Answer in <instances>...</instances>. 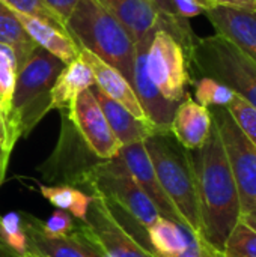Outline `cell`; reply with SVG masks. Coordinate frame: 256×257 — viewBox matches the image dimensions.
Segmentation results:
<instances>
[{
  "label": "cell",
  "instance_id": "cell-5",
  "mask_svg": "<svg viewBox=\"0 0 256 257\" xmlns=\"http://www.w3.org/2000/svg\"><path fill=\"white\" fill-rule=\"evenodd\" d=\"M189 72L210 77L256 108V62L220 35L198 38L189 57Z\"/></svg>",
  "mask_w": 256,
  "mask_h": 257
},
{
  "label": "cell",
  "instance_id": "cell-33",
  "mask_svg": "<svg viewBox=\"0 0 256 257\" xmlns=\"http://www.w3.org/2000/svg\"><path fill=\"white\" fill-rule=\"evenodd\" d=\"M44 2L65 23V27H66L68 18H69V15L72 14L74 8L77 6V3L80 0H44Z\"/></svg>",
  "mask_w": 256,
  "mask_h": 257
},
{
  "label": "cell",
  "instance_id": "cell-20",
  "mask_svg": "<svg viewBox=\"0 0 256 257\" xmlns=\"http://www.w3.org/2000/svg\"><path fill=\"white\" fill-rule=\"evenodd\" d=\"M91 89H92V92H94V95H95V98H97V101H98L115 137L119 140V143L122 146L131 145L136 142H145L152 134L161 133L151 122L140 120V119L134 117L122 105L116 104L115 101L107 98L103 92H100L98 87L92 86Z\"/></svg>",
  "mask_w": 256,
  "mask_h": 257
},
{
  "label": "cell",
  "instance_id": "cell-29",
  "mask_svg": "<svg viewBox=\"0 0 256 257\" xmlns=\"http://www.w3.org/2000/svg\"><path fill=\"white\" fill-rule=\"evenodd\" d=\"M229 114L232 116V119L235 120V123L238 125V128L241 130V133L252 142V145L256 148V108L249 104L247 101H244L240 96H234V99L231 101V104L228 107H225Z\"/></svg>",
  "mask_w": 256,
  "mask_h": 257
},
{
  "label": "cell",
  "instance_id": "cell-28",
  "mask_svg": "<svg viewBox=\"0 0 256 257\" xmlns=\"http://www.w3.org/2000/svg\"><path fill=\"white\" fill-rule=\"evenodd\" d=\"M0 232L5 244L18 256H23L29 250V242L23 230L20 214L11 212L5 217H0Z\"/></svg>",
  "mask_w": 256,
  "mask_h": 257
},
{
  "label": "cell",
  "instance_id": "cell-4",
  "mask_svg": "<svg viewBox=\"0 0 256 257\" xmlns=\"http://www.w3.org/2000/svg\"><path fill=\"white\" fill-rule=\"evenodd\" d=\"M155 175L166 196L183 217L187 229L201 236V218L189 151L184 149L170 131L155 133L145 140Z\"/></svg>",
  "mask_w": 256,
  "mask_h": 257
},
{
  "label": "cell",
  "instance_id": "cell-6",
  "mask_svg": "<svg viewBox=\"0 0 256 257\" xmlns=\"http://www.w3.org/2000/svg\"><path fill=\"white\" fill-rule=\"evenodd\" d=\"M81 188L88 190V194H101L107 202L122 209L145 229L160 218L155 205L136 184L118 157L95 163L88 172Z\"/></svg>",
  "mask_w": 256,
  "mask_h": 257
},
{
  "label": "cell",
  "instance_id": "cell-24",
  "mask_svg": "<svg viewBox=\"0 0 256 257\" xmlns=\"http://www.w3.org/2000/svg\"><path fill=\"white\" fill-rule=\"evenodd\" d=\"M39 191L56 209H62L78 221H84L92 200L91 194L69 185H41Z\"/></svg>",
  "mask_w": 256,
  "mask_h": 257
},
{
  "label": "cell",
  "instance_id": "cell-2",
  "mask_svg": "<svg viewBox=\"0 0 256 257\" xmlns=\"http://www.w3.org/2000/svg\"><path fill=\"white\" fill-rule=\"evenodd\" d=\"M66 65L36 47L17 72L12 108L6 119V151L11 155L17 140L27 137L51 110V87Z\"/></svg>",
  "mask_w": 256,
  "mask_h": 257
},
{
  "label": "cell",
  "instance_id": "cell-38",
  "mask_svg": "<svg viewBox=\"0 0 256 257\" xmlns=\"http://www.w3.org/2000/svg\"><path fill=\"white\" fill-rule=\"evenodd\" d=\"M21 257H41V256H39V254H36V253H35V251H32V250H27V251H26V253H24Z\"/></svg>",
  "mask_w": 256,
  "mask_h": 257
},
{
  "label": "cell",
  "instance_id": "cell-12",
  "mask_svg": "<svg viewBox=\"0 0 256 257\" xmlns=\"http://www.w3.org/2000/svg\"><path fill=\"white\" fill-rule=\"evenodd\" d=\"M118 158L125 166L127 172L136 181V184L143 190V193L151 199L155 205L160 217L170 220L183 227L187 229L183 217L178 214L169 197L166 196L164 190L161 188L158 178L155 175V169L149 158V154L145 148V142H136L131 145H125L121 148Z\"/></svg>",
  "mask_w": 256,
  "mask_h": 257
},
{
  "label": "cell",
  "instance_id": "cell-17",
  "mask_svg": "<svg viewBox=\"0 0 256 257\" xmlns=\"http://www.w3.org/2000/svg\"><path fill=\"white\" fill-rule=\"evenodd\" d=\"M213 128V116L210 108L198 104L189 93L178 104L172 122L170 133L175 140L187 151H196L205 145Z\"/></svg>",
  "mask_w": 256,
  "mask_h": 257
},
{
  "label": "cell",
  "instance_id": "cell-23",
  "mask_svg": "<svg viewBox=\"0 0 256 257\" xmlns=\"http://www.w3.org/2000/svg\"><path fill=\"white\" fill-rule=\"evenodd\" d=\"M0 42L14 50L18 69L36 48V44L27 35L18 18L3 2H0Z\"/></svg>",
  "mask_w": 256,
  "mask_h": 257
},
{
  "label": "cell",
  "instance_id": "cell-9",
  "mask_svg": "<svg viewBox=\"0 0 256 257\" xmlns=\"http://www.w3.org/2000/svg\"><path fill=\"white\" fill-rule=\"evenodd\" d=\"M60 136L53 155L47 160L42 178L48 182H62L59 185L83 187L88 172L100 158L88 148L66 111H62Z\"/></svg>",
  "mask_w": 256,
  "mask_h": 257
},
{
  "label": "cell",
  "instance_id": "cell-19",
  "mask_svg": "<svg viewBox=\"0 0 256 257\" xmlns=\"http://www.w3.org/2000/svg\"><path fill=\"white\" fill-rule=\"evenodd\" d=\"M137 42L160 29V12L149 0H97Z\"/></svg>",
  "mask_w": 256,
  "mask_h": 257
},
{
  "label": "cell",
  "instance_id": "cell-11",
  "mask_svg": "<svg viewBox=\"0 0 256 257\" xmlns=\"http://www.w3.org/2000/svg\"><path fill=\"white\" fill-rule=\"evenodd\" d=\"M91 205L84 221H81L95 242L110 257H157L140 245L112 215L106 199L91 193Z\"/></svg>",
  "mask_w": 256,
  "mask_h": 257
},
{
  "label": "cell",
  "instance_id": "cell-39",
  "mask_svg": "<svg viewBox=\"0 0 256 257\" xmlns=\"http://www.w3.org/2000/svg\"><path fill=\"white\" fill-rule=\"evenodd\" d=\"M3 179H5V175H3V172H2V169H0V185L3 184Z\"/></svg>",
  "mask_w": 256,
  "mask_h": 257
},
{
  "label": "cell",
  "instance_id": "cell-27",
  "mask_svg": "<svg viewBox=\"0 0 256 257\" xmlns=\"http://www.w3.org/2000/svg\"><path fill=\"white\" fill-rule=\"evenodd\" d=\"M222 256L256 257V232L241 218L226 238L222 248Z\"/></svg>",
  "mask_w": 256,
  "mask_h": 257
},
{
  "label": "cell",
  "instance_id": "cell-22",
  "mask_svg": "<svg viewBox=\"0 0 256 257\" xmlns=\"http://www.w3.org/2000/svg\"><path fill=\"white\" fill-rule=\"evenodd\" d=\"M146 232L151 248L157 257L180 254L190 245L195 236L189 229L163 217H160L152 226H149Z\"/></svg>",
  "mask_w": 256,
  "mask_h": 257
},
{
  "label": "cell",
  "instance_id": "cell-14",
  "mask_svg": "<svg viewBox=\"0 0 256 257\" xmlns=\"http://www.w3.org/2000/svg\"><path fill=\"white\" fill-rule=\"evenodd\" d=\"M20 217L23 230L27 236L29 250L41 257H95L92 242L78 224L72 235L51 238L44 233L41 220L26 212H21Z\"/></svg>",
  "mask_w": 256,
  "mask_h": 257
},
{
  "label": "cell",
  "instance_id": "cell-16",
  "mask_svg": "<svg viewBox=\"0 0 256 257\" xmlns=\"http://www.w3.org/2000/svg\"><path fill=\"white\" fill-rule=\"evenodd\" d=\"M78 56L91 66L94 78H95V87H98L100 92H103L107 98H110L116 104L122 105L134 117L140 120H148L133 86L118 69H115L113 66H110L109 63L101 60L98 56L92 54L91 51L84 48H80Z\"/></svg>",
  "mask_w": 256,
  "mask_h": 257
},
{
  "label": "cell",
  "instance_id": "cell-25",
  "mask_svg": "<svg viewBox=\"0 0 256 257\" xmlns=\"http://www.w3.org/2000/svg\"><path fill=\"white\" fill-rule=\"evenodd\" d=\"M18 63L14 50L0 42V110L6 119L12 108V96L17 83Z\"/></svg>",
  "mask_w": 256,
  "mask_h": 257
},
{
  "label": "cell",
  "instance_id": "cell-36",
  "mask_svg": "<svg viewBox=\"0 0 256 257\" xmlns=\"http://www.w3.org/2000/svg\"><path fill=\"white\" fill-rule=\"evenodd\" d=\"M0 257H21L18 256L17 253H14L11 248H8V247H3V245H0Z\"/></svg>",
  "mask_w": 256,
  "mask_h": 257
},
{
  "label": "cell",
  "instance_id": "cell-18",
  "mask_svg": "<svg viewBox=\"0 0 256 257\" xmlns=\"http://www.w3.org/2000/svg\"><path fill=\"white\" fill-rule=\"evenodd\" d=\"M11 11L18 18V21L24 27L27 35L32 38V41L36 44V47L48 51L50 54H53L54 57L62 60L65 65L71 63L74 59L78 57L80 47L77 45V42L71 38V35L66 30H63L42 18L32 17V15L23 14V12L14 11V9H11Z\"/></svg>",
  "mask_w": 256,
  "mask_h": 257
},
{
  "label": "cell",
  "instance_id": "cell-8",
  "mask_svg": "<svg viewBox=\"0 0 256 257\" xmlns=\"http://www.w3.org/2000/svg\"><path fill=\"white\" fill-rule=\"evenodd\" d=\"M146 69L151 81L170 102L180 104L187 95L190 83L186 50L167 32L158 29L148 48Z\"/></svg>",
  "mask_w": 256,
  "mask_h": 257
},
{
  "label": "cell",
  "instance_id": "cell-21",
  "mask_svg": "<svg viewBox=\"0 0 256 257\" xmlns=\"http://www.w3.org/2000/svg\"><path fill=\"white\" fill-rule=\"evenodd\" d=\"M95 86V78L91 66L78 56L68 63L57 75L51 87V110L69 111L77 96Z\"/></svg>",
  "mask_w": 256,
  "mask_h": 257
},
{
  "label": "cell",
  "instance_id": "cell-26",
  "mask_svg": "<svg viewBox=\"0 0 256 257\" xmlns=\"http://www.w3.org/2000/svg\"><path fill=\"white\" fill-rule=\"evenodd\" d=\"M195 101L204 107H228L235 93L225 84L210 77H199L193 81Z\"/></svg>",
  "mask_w": 256,
  "mask_h": 257
},
{
  "label": "cell",
  "instance_id": "cell-10",
  "mask_svg": "<svg viewBox=\"0 0 256 257\" xmlns=\"http://www.w3.org/2000/svg\"><path fill=\"white\" fill-rule=\"evenodd\" d=\"M66 113L88 148L100 160L118 157L122 145L115 137L92 89L83 90Z\"/></svg>",
  "mask_w": 256,
  "mask_h": 257
},
{
  "label": "cell",
  "instance_id": "cell-7",
  "mask_svg": "<svg viewBox=\"0 0 256 257\" xmlns=\"http://www.w3.org/2000/svg\"><path fill=\"white\" fill-rule=\"evenodd\" d=\"M210 111L237 185L241 215H247L256 208V148L225 107H213Z\"/></svg>",
  "mask_w": 256,
  "mask_h": 257
},
{
  "label": "cell",
  "instance_id": "cell-13",
  "mask_svg": "<svg viewBox=\"0 0 256 257\" xmlns=\"http://www.w3.org/2000/svg\"><path fill=\"white\" fill-rule=\"evenodd\" d=\"M152 36H146L137 42L136 47V57H134V74H133V89L137 95V99L148 117V120L158 130V131H170V122L178 104L167 101L155 84L151 81L146 69V54Z\"/></svg>",
  "mask_w": 256,
  "mask_h": 257
},
{
  "label": "cell",
  "instance_id": "cell-30",
  "mask_svg": "<svg viewBox=\"0 0 256 257\" xmlns=\"http://www.w3.org/2000/svg\"><path fill=\"white\" fill-rule=\"evenodd\" d=\"M0 2H3L9 9L27 14V15H32V17L42 18V20H45V21L66 30L65 23L47 6V3L44 0H0Z\"/></svg>",
  "mask_w": 256,
  "mask_h": 257
},
{
  "label": "cell",
  "instance_id": "cell-37",
  "mask_svg": "<svg viewBox=\"0 0 256 257\" xmlns=\"http://www.w3.org/2000/svg\"><path fill=\"white\" fill-rule=\"evenodd\" d=\"M241 220H243L246 224H249V226L256 232V218L250 217V215H241Z\"/></svg>",
  "mask_w": 256,
  "mask_h": 257
},
{
  "label": "cell",
  "instance_id": "cell-41",
  "mask_svg": "<svg viewBox=\"0 0 256 257\" xmlns=\"http://www.w3.org/2000/svg\"><path fill=\"white\" fill-rule=\"evenodd\" d=\"M247 215H250V217H253V218H256V208L250 212V214H247Z\"/></svg>",
  "mask_w": 256,
  "mask_h": 257
},
{
  "label": "cell",
  "instance_id": "cell-3",
  "mask_svg": "<svg viewBox=\"0 0 256 257\" xmlns=\"http://www.w3.org/2000/svg\"><path fill=\"white\" fill-rule=\"evenodd\" d=\"M66 32L80 48L118 69L133 86L136 47L128 30L97 0H80L66 21Z\"/></svg>",
  "mask_w": 256,
  "mask_h": 257
},
{
  "label": "cell",
  "instance_id": "cell-15",
  "mask_svg": "<svg viewBox=\"0 0 256 257\" xmlns=\"http://www.w3.org/2000/svg\"><path fill=\"white\" fill-rule=\"evenodd\" d=\"M216 33L256 62V11L216 6L205 12Z\"/></svg>",
  "mask_w": 256,
  "mask_h": 257
},
{
  "label": "cell",
  "instance_id": "cell-40",
  "mask_svg": "<svg viewBox=\"0 0 256 257\" xmlns=\"http://www.w3.org/2000/svg\"><path fill=\"white\" fill-rule=\"evenodd\" d=\"M0 245H3V247H8L6 244H5V241H3V238H2V235H0ZM9 248V247H8Z\"/></svg>",
  "mask_w": 256,
  "mask_h": 257
},
{
  "label": "cell",
  "instance_id": "cell-35",
  "mask_svg": "<svg viewBox=\"0 0 256 257\" xmlns=\"http://www.w3.org/2000/svg\"><path fill=\"white\" fill-rule=\"evenodd\" d=\"M0 140L3 142V151H5V157L9 160V154L6 151V125H5V117H3V113L0 110Z\"/></svg>",
  "mask_w": 256,
  "mask_h": 257
},
{
  "label": "cell",
  "instance_id": "cell-34",
  "mask_svg": "<svg viewBox=\"0 0 256 257\" xmlns=\"http://www.w3.org/2000/svg\"><path fill=\"white\" fill-rule=\"evenodd\" d=\"M216 6H228L244 11H256V0H211Z\"/></svg>",
  "mask_w": 256,
  "mask_h": 257
},
{
  "label": "cell",
  "instance_id": "cell-31",
  "mask_svg": "<svg viewBox=\"0 0 256 257\" xmlns=\"http://www.w3.org/2000/svg\"><path fill=\"white\" fill-rule=\"evenodd\" d=\"M75 227H77V224L74 223L71 214L62 211V209H56L53 212V215L45 223H42L44 233L51 238L69 236V235H72Z\"/></svg>",
  "mask_w": 256,
  "mask_h": 257
},
{
  "label": "cell",
  "instance_id": "cell-32",
  "mask_svg": "<svg viewBox=\"0 0 256 257\" xmlns=\"http://www.w3.org/2000/svg\"><path fill=\"white\" fill-rule=\"evenodd\" d=\"M169 257H223L222 253L219 250H216L213 245H210L202 236L199 235H195L190 245L181 251L180 254H175V256Z\"/></svg>",
  "mask_w": 256,
  "mask_h": 257
},
{
  "label": "cell",
  "instance_id": "cell-1",
  "mask_svg": "<svg viewBox=\"0 0 256 257\" xmlns=\"http://www.w3.org/2000/svg\"><path fill=\"white\" fill-rule=\"evenodd\" d=\"M189 157L198 196L201 236L222 253L226 238L241 218V206L228 157L214 122L205 145L196 151H189Z\"/></svg>",
  "mask_w": 256,
  "mask_h": 257
}]
</instances>
